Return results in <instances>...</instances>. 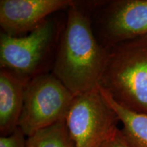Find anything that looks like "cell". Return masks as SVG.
<instances>
[{"label": "cell", "mask_w": 147, "mask_h": 147, "mask_svg": "<svg viewBox=\"0 0 147 147\" xmlns=\"http://www.w3.org/2000/svg\"><path fill=\"white\" fill-rule=\"evenodd\" d=\"M27 147H75L65 119L27 137Z\"/></svg>", "instance_id": "30bf717a"}, {"label": "cell", "mask_w": 147, "mask_h": 147, "mask_svg": "<svg viewBox=\"0 0 147 147\" xmlns=\"http://www.w3.org/2000/svg\"><path fill=\"white\" fill-rule=\"evenodd\" d=\"M101 147H129V146L125 140L121 129H118Z\"/></svg>", "instance_id": "7c38bea8"}, {"label": "cell", "mask_w": 147, "mask_h": 147, "mask_svg": "<svg viewBox=\"0 0 147 147\" xmlns=\"http://www.w3.org/2000/svg\"><path fill=\"white\" fill-rule=\"evenodd\" d=\"M74 97L51 71L34 77L25 87L18 127L29 137L65 119Z\"/></svg>", "instance_id": "277c9868"}, {"label": "cell", "mask_w": 147, "mask_h": 147, "mask_svg": "<svg viewBox=\"0 0 147 147\" xmlns=\"http://www.w3.org/2000/svg\"><path fill=\"white\" fill-rule=\"evenodd\" d=\"M26 136L18 127L12 134L8 136H1L0 147H27Z\"/></svg>", "instance_id": "8fae6325"}, {"label": "cell", "mask_w": 147, "mask_h": 147, "mask_svg": "<svg viewBox=\"0 0 147 147\" xmlns=\"http://www.w3.org/2000/svg\"><path fill=\"white\" fill-rule=\"evenodd\" d=\"M91 1H74L67 9L51 72L77 95L98 87L108 49L97 40Z\"/></svg>", "instance_id": "6da1fadb"}, {"label": "cell", "mask_w": 147, "mask_h": 147, "mask_svg": "<svg viewBox=\"0 0 147 147\" xmlns=\"http://www.w3.org/2000/svg\"><path fill=\"white\" fill-rule=\"evenodd\" d=\"M30 78L10 69H0V133L8 136L18 127L24 95Z\"/></svg>", "instance_id": "ba28073f"}, {"label": "cell", "mask_w": 147, "mask_h": 147, "mask_svg": "<svg viewBox=\"0 0 147 147\" xmlns=\"http://www.w3.org/2000/svg\"><path fill=\"white\" fill-rule=\"evenodd\" d=\"M65 121L75 147H101L118 129L120 122L99 86L75 95Z\"/></svg>", "instance_id": "5b68a950"}, {"label": "cell", "mask_w": 147, "mask_h": 147, "mask_svg": "<svg viewBox=\"0 0 147 147\" xmlns=\"http://www.w3.org/2000/svg\"><path fill=\"white\" fill-rule=\"evenodd\" d=\"M65 18L53 14L25 36L1 32L0 67L30 79L51 72Z\"/></svg>", "instance_id": "3957f363"}, {"label": "cell", "mask_w": 147, "mask_h": 147, "mask_svg": "<svg viewBox=\"0 0 147 147\" xmlns=\"http://www.w3.org/2000/svg\"><path fill=\"white\" fill-rule=\"evenodd\" d=\"M99 86L119 105L147 114V36L108 49Z\"/></svg>", "instance_id": "7a4b0ae2"}, {"label": "cell", "mask_w": 147, "mask_h": 147, "mask_svg": "<svg viewBox=\"0 0 147 147\" xmlns=\"http://www.w3.org/2000/svg\"><path fill=\"white\" fill-rule=\"evenodd\" d=\"M92 27L106 49L147 36V0L92 1Z\"/></svg>", "instance_id": "8992f818"}, {"label": "cell", "mask_w": 147, "mask_h": 147, "mask_svg": "<svg viewBox=\"0 0 147 147\" xmlns=\"http://www.w3.org/2000/svg\"><path fill=\"white\" fill-rule=\"evenodd\" d=\"M73 0H1V32L10 36H25L48 17L68 9Z\"/></svg>", "instance_id": "52a82bcc"}, {"label": "cell", "mask_w": 147, "mask_h": 147, "mask_svg": "<svg viewBox=\"0 0 147 147\" xmlns=\"http://www.w3.org/2000/svg\"><path fill=\"white\" fill-rule=\"evenodd\" d=\"M108 104L113 108L123 125L121 129L129 147H147V114L137 113L119 105L99 86Z\"/></svg>", "instance_id": "9c48e42d"}]
</instances>
